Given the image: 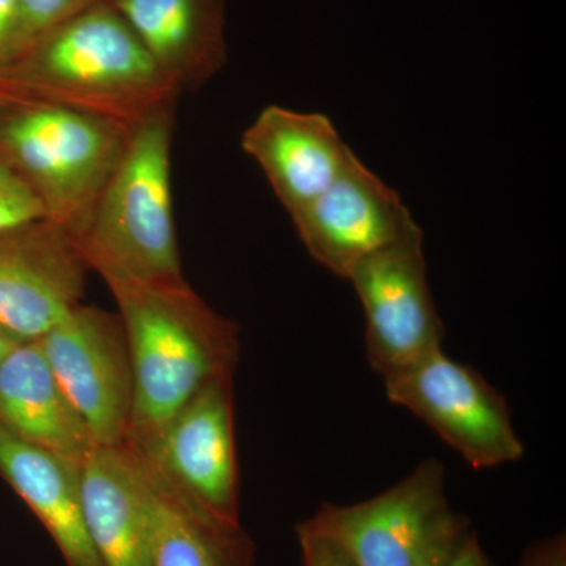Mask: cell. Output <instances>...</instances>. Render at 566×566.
I'll return each instance as SVG.
<instances>
[{
    "mask_svg": "<svg viewBox=\"0 0 566 566\" xmlns=\"http://www.w3.org/2000/svg\"><path fill=\"white\" fill-rule=\"evenodd\" d=\"M0 91L14 102L69 107L126 126L180 96L114 3L43 33L0 70Z\"/></svg>",
    "mask_w": 566,
    "mask_h": 566,
    "instance_id": "obj_1",
    "label": "cell"
},
{
    "mask_svg": "<svg viewBox=\"0 0 566 566\" xmlns=\"http://www.w3.org/2000/svg\"><path fill=\"white\" fill-rule=\"evenodd\" d=\"M134 376L125 446L150 438L205 386L234 375L240 329L193 292L185 277L109 281Z\"/></svg>",
    "mask_w": 566,
    "mask_h": 566,
    "instance_id": "obj_2",
    "label": "cell"
},
{
    "mask_svg": "<svg viewBox=\"0 0 566 566\" xmlns=\"http://www.w3.org/2000/svg\"><path fill=\"white\" fill-rule=\"evenodd\" d=\"M175 104L134 123L76 238L91 271L109 281L182 277L172 205Z\"/></svg>",
    "mask_w": 566,
    "mask_h": 566,
    "instance_id": "obj_3",
    "label": "cell"
},
{
    "mask_svg": "<svg viewBox=\"0 0 566 566\" xmlns=\"http://www.w3.org/2000/svg\"><path fill=\"white\" fill-rule=\"evenodd\" d=\"M132 126L41 103L0 109V155L31 188L44 219L84 230Z\"/></svg>",
    "mask_w": 566,
    "mask_h": 566,
    "instance_id": "obj_4",
    "label": "cell"
},
{
    "mask_svg": "<svg viewBox=\"0 0 566 566\" xmlns=\"http://www.w3.org/2000/svg\"><path fill=\"white\" fill-rule=\"evenodd\" d=\"M303 523L356 566H447L472 532L471 520L450 505L446 468L436 458L368 501L322 504Z\"/></svg>",
    "mask_w": 566,
    "mask_h": 566,
    "instance_id": "obj_5",
    "label": "cell"
},
{
    "mask_svg": "<svg viewBox=\"0 0 566 566\" xmlns=\"http://www.w3.org/2000/svg\"><path fill=\"white\" fill-rule=\"evenodd\" d=\"M233 376L214 379L155 434L126 447L156 485L221 520L241 523Z\"/></svg>",
    "mask_w": 566,
    "mask_h": 566,
    "instance_id": "obj_6",
    "label": "cell"
},
{
    "mask_svg": "<svg viewBox=\"0 0 566 566\" xmlns=\"http://www.w3.org/2000/svg\"><path fill=\"white\" fill-rule=\"evenodd\" d=\"M382 381L394 405L422 420L471 468L493 469L524 457L504 395L444 352Z\"/></svg>",
    "mask_w": 566,
    "mask_h": 566,
    "instance_id": "obj_7",
    "label": "cell"
},
{
    "mask_svg": "<svg viewBox=\"0 0 566 566\" xmlns=\"http://www.w3.org/2000/svg\"><path fill=\"white\" fill-rule=\"evenodd\" d=\"M36 342L96 446H125L134 376L120 315L81 303Z\"/></svg>",
    "mask_w": 566,
    "mask_h": 566,
    "instance_id": "obj_8",
    "label": "cell"
},
{
    "mask_svg": "<svg viewBox=\"0 0 566 566\" xmlns=\"http://www.w3.org/2000/svg\"><path fill=\"white\" fill-rule=\"evenodd\" d=\"M346 281L363 304L368 363L382 379L444 352V324L428 283L423 234L375 253Z\"/></svg>",
    "mask_w": 566,
    "mask_h": 566,
    "instance_id": "obj_9",
    "label": "cell"
},
{
    "mask_svg": "<svg viewBox=\"0 0 566 566\" xmlns=\"http://www.w3.org/2000/svg\"><path fill=\"white\" fill-rule=\"evenodd\" d=\"M292 221L312 259L342 279L375 253L423 234L400 193L357 156Z\"/></svg>",
    "mask_w": 566,
    "mask_h": 566,
    "instance_id": "obj_10",
    "label": "cell"
},
{
    "mask_svg": "<svg viewBox=\"0 0 566 566\" xmlns=\"http://www.w3.org/2000/svg\"><path fill=\"white\" fill-rule=\"evenodd\" d=\"M91 271L69 230L36 219L0 232V326L36 340L82 303Z\"/></svg>",
    "mask_w": 566,
    "mask_h": 566,
    "instance_id": "obj_11",
    "label": "cell"
},
{
    "mask_svg": "<svg viewBox=\"0 0 566 566\" xmlns=\"http://www.w3.org/2000/svg\"><path fill=\"white\" fill-rule=\"evenodd\" d=\"M241 147L262 167L290 218L318 199L356 156L326 115L275 104L256 115Z\"/></svg>",
    "mask_w": 566,
    "mask_h": 566,
    "instance_id": "obj_12",
    "label": "cell"
},
{
    "mask_svg": "<svg viewBox=\"0 0 566 566\" xmlns=\"http://www.w3.org/2000/svg\"><path fill=\"white\" fill-rule=\"evenodd\" d=\"M114 7L178 92L203 87L226 65V0H115Z\"/></svg>",
    "mask_w": 566,
    "mask_h": 566,
    "instance_id": "obj_13",
    "label": "cell"
},
{
    "mask_svg": "<svg viewBox=\"0 0 566 566\" xmlns=\"http://www.w3.org/2000/svg\"><path fill=\"white\" fill-rule=\"evenodd\" d=\"M81 493L102 566H147L151 486L132 450L96 447L81 465Z\"/></svg>",
    "mask_w": 566,
    "mask_h": 566,
    "instance_id": "obj_14",
    "label": "cell"
},
{
    "mask_svg": "<svg viewBox=\"0 0 566 566\" xmlns=\"http://www.w3.org/2000/svg\"><path fill=\"white\" fill-rule=\"evenodd\" d=\"M0 424L81 465L98 447L36 340L20 342L0 360Z\"/></svg>",
    "mask_w": 566,
    "mask_h": 566,
    "instance_id": "obj_15",
    "label": "cell"
},
{
    "mask_svg": "<svg viewBox=\"0 0 566 566\" xmlns=\"http://www.w3.org/2000/svg\"><path fill=\"white\" fill-rule=\"evenodd\" d=\"M0 479L46 528L65 566H102L85 524L81 464L22 441L0 424Z\"/></svg>",
    "mask_w": 566,
    "mask_h": 566,
    "instance_id": "obj_16",
    "label": "cell"
},
{
    "mask_svg": "<svg viewBox=\"0 0 566 566\" xmlns=\"http://www.w3.org/2000/svg\"><path fill=\"white\" fill-rule=\"evenodd\" d=\"M150 486L147 566H255L256 546L243 524L211 515L151 480Z\"/></svg>",
    "mask_w": 566,
    "mask_h": 566,
    "instance_id": "obj_17",
    "label": "cell"
},
{
    "mask_svg": "<svg viewBox=\"0 0 566 566\" xmlns=\"http://www.w3.org/2000/svg\"><path fill=\"white\" fill-rule=\"evenodd\" d=\"M115 0H20L21 52L63 21L76 17L93 7L114 3ZM18 55V57H20Z\"/></svg>",
    "mask_w": 566,
    "mask_h": 566,
    "instance_id": "obj_18",
    "label": "cell"
},
{
    "mask_svg": "<svg viewBox=\"0 0 566 566\" xmlns=\"http://www.w3.org/2000/svg\"><path fill=\"white\" fill-rule=\"evenodd\" d=\"M44 219L43 208L17 170L0 155V232Z\"/></svg>",
    "mask_w": 566,
    "mask_h": 566,
    "instance_id": "obj_19",
    "label": "cell"
},
{
    "mask_svg": "<svg viewBox=\"0 0 566 566\" xmlns=\"http://www.w3.org/2000/svg\"><path fill=\"white\" fill-rule=\"evenodd\" d=\"M303 566H356L333 539L300 523L296 526Z\"/></svg>",
    "mask_w": 566,
    "mask_h": 566,
    "instance_id": "obj_20",
    "label": "cell"
},
{
    "mask_svg": "<svg viewBox=\"0 0 566 566\" xmlns=\"http://www.w3.org/2000/svg\"><path fill=\"white\" fill-rule=\"evenodd\" d=\"M20 52V0H0V70L17 61Z\"/></svg>",
    "mask_w": 566,
    "mask_h": 566,
    "instance_id": "obj_21",
    "label": "cell"
},
{
    "mask_svg": "<svg viewBox=\"0 0 566 566\" xmlns=\"http://www.w3.org/2000/svg\"><path fill=\"white\" fill-rule=\"evenodd\" d=\"M517 566H566L565 535L549 536L527 547Z\"/></svg>",
    "mask_w": 566,
    "mask_h": 566,
    "instance_id": "obj_22",
    "label": "cell"
},
{
    "mask_svg": "<svg viewBox=\"0 0 566 566\" xmlns=\"http://www.w3.org/2000/svg\"><path fill=\"white\" fill-rule=\"evenodd\" d=\"M447 566H494L474 531L465 538L455 558Z\"/></svg>",
    "mask_w": 566,
    "mask_h": 566,
    "instance_id": "obj_23",
    "label": "cell"
},
{
    "mask_svg": "<svg viewBox=\"0 0 566 566\" xmlns=\"http://www.w3.org/2000/svg\"><path fill=\"white\" fill-rule=\"evenodd\" d=\"M20 342H22L21 338L11 334L6 327L0 326V360L9 354L11 348L20 344Z\"/></svg>",
    "mask_w": 566,
    "mask_h": 566,
    "instance_id": "obj_24",
    "label": "cell"
},
{
    "mask_svg": "<svg viewBox=\"0 0 566 566\" xmlns=\"http://www.w3.org/2000/svg\"><path fill=\"white\" fill-rule=\"evenodd\" d=\"M11 103L17 102H14V99L11 98V96L7 95L6 92L0 91V109H2V107L10 106Z\"/></svg>",
    "mask_w": 566,
    "mask_h": 566,
    "instance_id": "obj_25",
    "label": "cell"
}]
</instances>
